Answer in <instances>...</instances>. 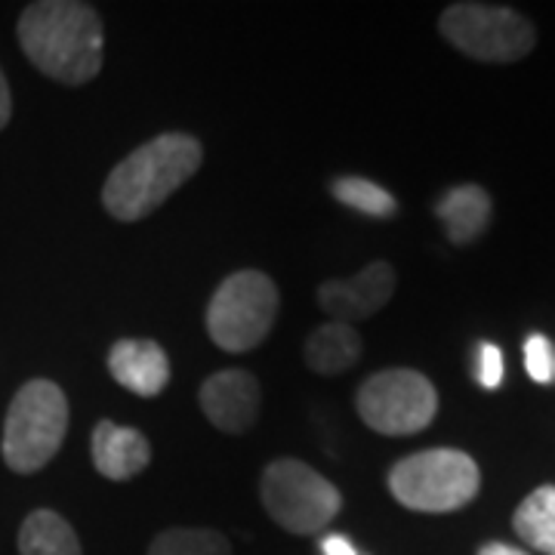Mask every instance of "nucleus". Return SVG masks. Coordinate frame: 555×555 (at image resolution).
Segmentation results:
<instances>
[{"label": "nucleus", "mask_w": 555, "mask_h": 555, "mask_svg": "<svg viewBox=\"0 0 555 555\" xmlns=\"http://www.w3.org/2000/svg\"><path fill=\"white\" fill-rule=\"evenodd\" d=\"M22 53L47 78L65 87H80L93 80L102 68L100 13L78 0H40L25 7L16 25Z\"/></svg>", "instance_id": "obj_1"}, {"label": "nucleus", "mask_w": 555, "mask_h": 555, "mask_svg": "<svg viewBox=\"0 0 555 555\" xmlns=\"http://www.w3.org/2000/svg\"><path fill=\"white\" fill-rule=\"evenodd\" d=\"M204 149L189 133H160L142 142L102 185L105 210L120 222L152 217L164 201L198 173Z\"/></svg>", "instance_id": "obj_2"}, {"label": "nucleus", "mask_w": 555, "mask_h": 555, "mask_svg": "<svg viewBox=\"0 0 555 555\" xmlns=\"http://www.w3.org/2000/svg\"><path fill=\"white\" fill-rule=\"evenodd\" d=\"M68 433V398L53 379H28L10 401L0 454L3 463L31 476L60 454Z\"/></svg>", "instance_id": "obj_3"}, {"label": "nucleus", "mask_w": 555, "mask_h": 555, "mask_svg": "<svg viewBox=\"0 0 555 555\" xmlns=\"http://www.w3.org/2000/svg\"><path fill=\"white\" fill-rule=\"evenodd\" d=\"M481 488L478 463L466 451L433 448L398 460L389 473V491L414 513H456L469 506Z\"/></svg>", "instance_id": "obj_4"}, {"label": "nucleus", "mask_w": 555, "mask_h": 555, "mask_svg": "<svg viewBox=\"0 0 555 555\" xmlns=\"http://www.w3.org/2000/svg\"><path fill=\"white\" fill-rule=\"evenodd\" d=\"M278 284L266 272L241 269L229 275L207 306V334L225 352H250L272 334L278 318Z\"/></svg>", "instance_id": "obj_5"}, {"label": "nucleus", "mask_w": 555, "mask_h": 555, "mask_svg": "<svg viewBox=\"0 0 555 555\" xmlns=\"http://www.w3.org/2000/svg\"><path fill=\"white\" fill-rule=\"evenodd\" d=\"M259 496L278 528L302 537L324 531L343 506L337 485L294 456H281L266 466Z\"/></svg>", "instance_id": "obj_6"}, {"label": "nucleus", "mask_w": 555, "mask_h": 555, "mask_svg": "<svg viewBox=\"0 0 555 555\" xmlns=\"http://www.w3.org/2000/svg\"><path fill=\"white\" fill-rule=\"evenodd\" d=\"M438 28L441 38L463 56L491 65H513L537 47L534 25L516 10L496 3H451L441 13Z\"/></svg>", "instance_id": "obj_7"}, {"label": "nucleus", "mask_w": 555, "mask_h": 555, "mask_svg": "<svg viewBox=\"0 0 555 555\" xmlns=\"http://www.w3.org/2000/svg\"><path fill=\"white\" fill-rule=\"evenodd\" d=\"M356 408L379 436H416L436 420L438 392L420 371L389 367L361 383Z\"/></svg>", "instance_id": "obj_8"}, {"label": "nucleus", "mask_w": 555, "mask_h": 555, "mask_svg": "<svg viewBox=\"0 0 555 555\" xmlns=\"http://www.w3.org/2000/svg\"><path fill=\"white\" fill-rule=\"evenodd\" d=\"M396 294V269L377 259L364 266L356 278H337L324 281L318 287V306L331 315V321L356 324L361 318H371L379 312Z\"/></svg>", "instance_id": "obj_9"}, {"label": "nucleus", "mask_w": 555, "mask_h": 555, "mask_svg": "<svg viewBox=\"0 0 555 555\" xmlns=\"http://www.w3.org/2000/svg\"><path fill=\"white\" fill-rule=\"evenodd\" d=\"M201 411L219 433L241 436L259 416V379L241 367L219 371L201 383Z\"/></svg>", "instance_id": "obj_10"}, {"label": "nucleus", "mask_w": 555, "mask_h": 555, "mask_svg": "<svg viewBox=\"0 0 555 555\" xmlns=\"http://www.w3.org/2000/svg\"><path fill=\"white\" fill-rule=\"evenodd\" d=\"M108 371L127 392L155 398L170 383V358L155 339L124 337L108 352Z\"/></svg>", "instance_id": "obj_11"}, {"label": "nucleus", "mask_w": 555, "mask_h": 555, "mask_svg": "<svg viewBox=\"0 0 555 555\" xmlns=\"http://www.w3.org/2000/svg\"><path fill=\"white\" fill-rule=\"evenodd\" d=\"M90 451H93L96 473L108 481H130L152 463L149 438L133 426H118L112 420L96 423L93 438H90Z\"/></svg>", "instance_id": "obj_12"}, {"label": "nucleus", "mask_w": 555, "mask_h": 555, "mask_svg": "<svg viewBox=\"0 0 555 555\" xmlns=\"http://www.w3.org/2000/svg\"><path fill=\"white\" fill-rule=\"evenodd\" d=\"M491 210H494L491 195L476 182L448 189L436 204V217L444 225V235L456 247H466L485 235V229L491 225Z\"/></svg>", "instance_id": "obj_13"}, {"label": "nucleus", "mask_w": 555, "mask_h": 555, "mask_svg": "<svg viewBox=\"0 0 555 555\" xmlns=\"http://www.w3.org/2000/svg\"><path fill=\"white\" fill-rule=\"evenodd\" d=\"M302 358L306 364L321 374V377H337L343 371L356 367L361 358V337L352 324L343 321H327L315 327L306 346H302Z\"/></svg>", "instance_id": "obj_14"}, {"label": "nucleus", "mask_w": 555, "mask_h": 555, "mask_svg": "<svg viewBox=\"0 0 555 555\" xmlns=\"http://www.w3.org/2000/svg\"><path fill=\"white\" fill-rule=\"evenodd\" d=\"M20 555H83L75 528L53 509H35L20 528Z\"/></svg>", "instance_id": "obj_15"}, {"label": "nucleus", "mask_w": 555, "mask_h": 555, "mask_svg": "<svg viewBox=\"0 0 555 555\" xmlns=\"http://www.w3.org/2000/svg\"><path fill=\"white\" fill-rule=\"evenodd\" d=\"M513 528L531 550L555 555V485H540L518 503Z\"/></svg>", "instance_id": "obj_16"}, {"label": "nucleus", "mask_w": 555, "mask_h": 555, "mask_svg": "<svg viewBox=\"0 0 555 555\" xmlns=\"http://www.w3.org/2000/svg\"><path fill=\"white\" fill-rule=\"evenodd\" d=\"M331 195H334L339 204H346V207H352L358 214H364V217L389 219L396 217L398 210L396 195L386 192V189H383L379 182H374V179L339 177L331 182Z\"/></svg>", "instance_id": "obj_17"}, {"label": "nucleus", "mask_w": 555, "mask_h": 555, "mask_svg": "<svg viewBox=\"0 0 555 555\" xmlns=\"http://www.w3.org/2000/svg\"><path fill=\"white\" fill-rule=\"evenodd\" d=\"M149 555H232V546L214 528H167L152 540Z\"/></svg>", "instance_id": "obj_18"}, {"label": "nucleus", "mask_w": 555, "mask_h": 555, "mask_svg": "<svg viewBox=\"0 0 555 555\" xmlns=\"http://www.w3.org/2000/svg\"><path fill=\"white\" fill-rule=\"evenodd\" d=\"M525 371L528 377L540 386H553L555 383V346L553 339L543 334H531L525 339Z\"/></svg>", "instance_id": "obj_19"}, {"label": "nucleus", "mask_w": 555, "mask_h": 555, "mask_svg": "<svg viewBox=\"0 0 555 555\" xmlns=\"http://www.w3.org/2000/svg\"><path fill=\"white\" fill-rule=\"evenodd\" d=\"M503 374H506V361H503V352L494 343H481L478 346V367L476 377L485 389H496L503 383Z\"/></svg>", "instance_id": "obj_20"}, {"label": "nucleus", "mask_w": 555, "mask_h": 555, "mask_svg": "<svg viewBox=\"0 0 555 555\" xmlns=\"http://www.w3.org/2000/svg\"><path fill=\"white\" fill-rule=\"evenodd\" d=\"M321 553L324 555H361L356 550V543L343 534H327L321 540Z\"/></svg>", "instance_id": "obj_21"}, {"label": "nucleus", "mask_w": 555, "mask_h": 555, "mask_svg": "<svg viewBox=\"0 0 555 555\" xmlns=\"http://www.w3.org/2000/svg\"><path fill=\"white\" fill-rule=\"evenodd\" d=\"M10 118H13V96H10V83L0 72V130L10 124Z\"/></svg>", "instance_id": "obj_22"}, {"label": "nucleus", "mask_w": 555, "mask_h": 555, "mask_svg": "<svg viewBox=\"0 0 555 555\" xmlns=\"http://www.w3.org/2000/svg\"><path fill=\"white\" fill-rule=\"evenodd\" d=\"M478 555H528L525 550H518V546H509V543H485Z\"/></svg>", "instance_id": "obj_23"}]
</instances>
